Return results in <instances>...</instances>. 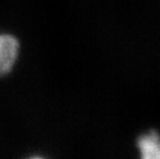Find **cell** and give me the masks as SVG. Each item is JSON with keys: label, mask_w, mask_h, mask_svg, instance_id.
Instances as JSON below:
<instances>
[{"label": "cell", "mask_w": 160, "mask_h": 159, "mask_svg": "<svg viewBox=\"0 0 160 159\" xmlns=\"http://www.w3.org/2000/svg\"><path fill=\"white\" fill-rule=\"evenodd\" d=\"M141 159H160V137L157 132L151 131L138 138Z\"/></svg>", "instance_id": "7a4b0ae2"}, {"label": "cell", "mask_w": 160, "mask_h": 159, "mask_svg": "<svg viewBox=\"0 0 160 159\" xmlns=\"http://www.w3.org/2000/svg\"><path fill=\"white\" fill-rule=\"evenodd\" d=\"M30 159H42V158H39V157H33V158H30Z\"/></svg>", "instance_id": "3957f363"}, {"label": "cell", "mask_w": 160, "mask_h": 159, "mask_svg": "<svg viewBox=\"0 0 160 159\" xmlns=\"http://www.w3.org/2000/svg\"><path fill=\"white\" fill-rule=\"evenodd\" d=\"M19 52V42L15 37L0 34V76L8 73L15 64Z\"/></svg>", "instance_id": "6da1fadb"}]
</instances>
